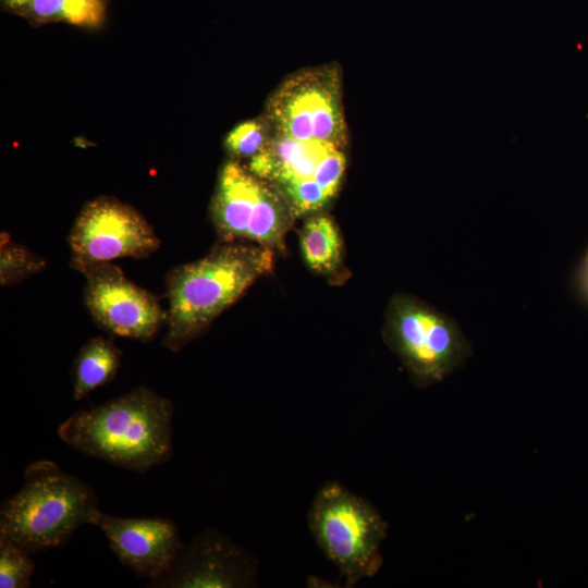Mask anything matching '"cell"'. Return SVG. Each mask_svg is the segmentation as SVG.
<instances>
[{"label":"cell","mask_w":588,"mask_h":588,"mask_svg":"<svg viewBox=\"0 0 588 588\" xmlns=\"http://www.w3.org/2000/svg\"><path fill=\"white\" fill-rule=\"evenodd\" d=\"M0 267L1 284L8 285L39 272L45 261L20 245L2 241Z\"/></svg>","instance_id":"17"},{"label":"cell","mask_w":588,"mask_h":588,"mask_svg":"<svg viewBox=\"0 0 588 588\" xmlns=\"http://www.w3.org/2000/svg\"><path fill=\"white\" fill-rule=\"evenodd\" d=\"M210 216L223 243L250 241L279 252L296 219L282 192L236 159L220 170Z\"/></svg>","instance_id":"7"},{"label":"cell","mask_w":588,"mask_h":588,"mask_svg":"<svg viewBox=\"0 0 588 588\" xmlns=\"http://www.w3.org/2000/svg\"><path fill=\"white\" fill-rule=\"evenodd\" d=\"M30 554L14 544L0 538V587L26 588L35 571Z\"/></svg>","instance_id":"16"},{"label":"cell","mask_w":588,"mask_h":588,"mask_svg":"<svg viewBox=\"0 0 588 588\" xmlns=\"http://www.w3.org/2000/svg\"><path fill=\"white\" fill-rule=\"evenodd\" d=\"M257 560L224 534L208 529L179 549L168 569L150 580L159 588H236L256 583Z\"/></svg>","instance_id":"11"},{"label":"cell","mask_w":588,"mask_h":588,"mask_svg":"<svg viewBox=\"0 0 588 588\" xmlns=\"http://www.w3.org/2000/svg\"><path fill=\"white\" fill-rule=\"evenodd\" d=\"M84 302L94 320L108 332L149 341L167 318L156 296L130 281L117 265L100 262L81 271Z\"/></svg>","instance_id":"10"},{"label":"cell","mask_w":588,"mask_h":588,"mask_svg":"<svg viewBox=\"0 0 588 588\" xmlns=\"http://www.w3.org/2000/svg\"><path fill=\"white\" fill-rule=\"evenodd\" d=\"M341 83V70L335 64L295 72L270 95L264 119L274 134L346 147Z\"/></svg>","instance_id":"8"},{"label":"cell","mask_w":588,"mask_h":588,"mask_svg":"<svg viewBox=\"0 0 588 588\" xmlns=\"http://www.w3.org/2000/svg\"><path fill=\"white\" fill-rule=\"evenodd\" d=\"M383 338L413 382L422 388L442 381L473 353L452 317L406 294L390 299Z\"/></svg>","instance_id":"5"},{"label":"cell","mask_w":588,"mask_h":588,"mask_svg":"<svg viewBox=\"0 0 588 588\" xmlns=\"http://www.w3.org/2000/svg\"><path fill=\"white\" fill-rule=\"evenodd\" d=\"M71 267L77 271L119 258L142 259L160 247L147 220L133 207L109 196L86 203L69 234Z\"/></svg>","instance_id":"9"},{"label":"cell","mask_w":588,"mask_h":588,"mask_svg":"<svg viewBox=\"0 0 588 588\" xmlns=\"http://www.w3.org/2000/svg\"><path fill=\"white\" fill-rule=\"evenodd\" d=\"M301 250L306 265L324 277L338 278L343 270V242L333 219L308 216L299 231Z\"/></svg>","instance_id":"13"},{"label":"cell","mask_w":588,"mask_h":588,"mask_svg":"<svg viewBox=\"0 0 588 588\" xmlns=\"http://www.w3.org/2000/svg\"><path fill=\"white\" fill-rule=\"evenodd\" d=\"M172 402L146 388L82 409L58 428L72 449L134 471L166 462L172 452Z\"/></svg>","instance_id":"1"},{"label":"cell","mask_w":588,"mask_h":588,"mask_svg":"<svg viewBox=\"0 0 588 588\" xmlns=\"http://www.w3.org/2000/svg\"><path fill=\"white\" fill-rule=\"evenodd\" d=\"M274 250L236 242L173 269L167 278L168 331L163 345L174 352L201 334L258 278L273 268Z\"/></svg>","instance_id":"2"},{"label":"cell","mask_w":588,"mask_h":588,"mask_svg":"<svg viewBox=\"0 0 588 588\" xmlns=\"http://www.w3.org/2000/svg\"><path fill=\"white\" fill-rule=\"evenodd\" d=\"M346 147L304 142L271 132L247 168L279 188L296 218L318 213L336 195L346 169Z\"/></svg>","instance_id":"6"},{"label":"cell","mask_w":588,"mask_h":588,"mask_svg":"<svg viewBox=\"0 0 588 588\" xmlns=\"http://www.w3.org/2000/svg\"><path fill=\"white\" fill-rule=\"evenodd\" d=\"M308 527L347 587L380 569L388 524L368 500L340 482L328 481L319 488L308 512Z\"/></svg>","instance_id":"4"},{"label":"cell","mask_w":588,"mask_h":588,"mask_svg":"<svg viewBox=\"0 0 588 588\" xmlns=\"http://www.w3.org/2000/svg\"><path fill=\"white\" fill-rule=\"evenodd\" d=\"M97 503L85 481L52 461H36L26 467L21 490L1 506L0 538L29 554L63 547L79 526L94 525Z\"/></svg>","instance_id":"3"},{"label":"cell","mask_w":588,"mask_h":588,"mask_svg":"<svg viewBox=\"0 0 588 588\" xmlns=\"http://www.w3.org/2000/svg\"><path fill=\"white\" fill-rule=\"evenodd\" d=\"M578 280H579L580 291L583 295L585 296V298L588 301V250L585 255Z\"/></svg>","instance_id":"18"},{"label":"cell","mask_w":588,"mask_h":588,"mask_svg":"<svg viewBox=\"0 0 588 588\" xmlns=\"http://www.w3.org/2000/svg\"><path fill=\"white\" fill-rule=\"evenodd\" d=\"M271 130L262 118L244 121L231 130L224 138V147L234 159L252 158L267 144Z\"/></svg>","instance_id":"15"},{"label":"cell","mask_w":588,"mask_h":588,"mask_svg":"<svg viewBox=\"0 0 588 588\" xmlns=\"http://www.w3.org/2000/svg\"><path fill=\"white\" fill-rule=\"evenodd\" d=\"M121 356V351L111 339H89L81 347L73 365V399L79 401L112 381L119 370Z\"/></svg>","instance_id":"14"},{"label":"cell","mask_w":588,"mask_h":588,"mask_svg":"<svg viewBox=\"0 0 588 588\" xmlns=\"http://www.w3.org/2000/svg\"><path fill=\"white\" fill-rule=\"evenodd\" d=\"M94 525L124 566L150 580L168 569L183 546L175 524L163 517L122 518L99 511Z\"/></svg>","instance_id":"12"},{"label":"cell","mask_w":588,"mask_h":588,"mask_svg":"<svg viewBox=\"0 0 588 588\" xmlns=\"http://www.w3.org/2000/svg\"><path fill=\"white\" fill-rule=\"evenodd\" d=\"M30 1L32 0H2V3L8 9L17 13H22V11L28 5Z\"/></svg>","instance_id":"19"}]
</instances>
